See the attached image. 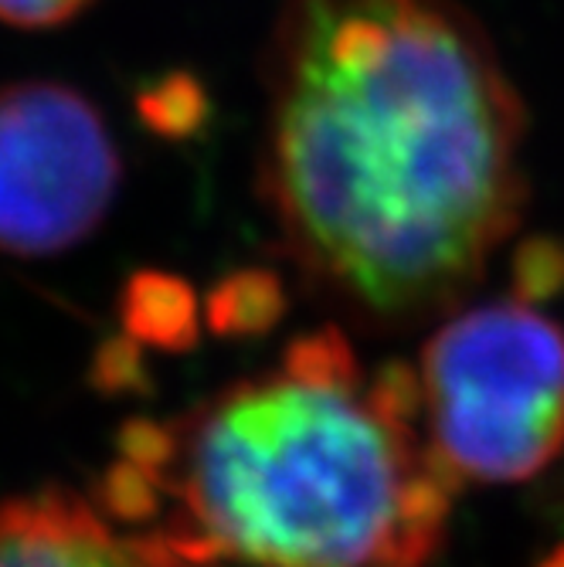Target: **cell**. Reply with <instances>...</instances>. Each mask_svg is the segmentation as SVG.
Here are the masks:
<instances>
[{
  "label": "cell",
  "instance_id": "obj_6",
  "mask_svg": "<svg viewBox=\"0 0 564 567\" xmlns=\"http://www.w3.org/2000/svg\"><path fill=\"white\" fill-rule=\"evenodd\" d=\"M143 116L153 123V130L164 133H184L197 123L201 116V102H197V89L184 79L167 82L157 95L143 102Z\"/></svg>",
  "mask_w": 564,
  "mask_h": 567
},
{
  "label": "cell",
  "instance_id": "obj_8",
  "mask_svg": "<svg viewBox=\"0 0 564 567\" xmlns=\"http://www.w3.org/2000/svg\"><path fill=\"white\" fill-rule=\"evenodd\" d=\"M537 567H564V547H557L554 554H547Z\"/></svg>",
  "mask_w": 564,
  "mask_h": 567
},
{
  "label": "cell",
  "instance_id": "obj_1",
  "mask_svg": "<svg viewBox=\"0 0 564 567\" xmlns=\"http://www.w3.org/2000/svg\"><path fill=\"white\" fill-rule=\"evenodd\" d=\"M527 110L459 0H286L259 187L306 286L365 327L476 289L527 204Z\"/></svg>",
  "mask_w": 564,
  "mask_h": 567
},
{
  "label": "cell",
  "instance_id": "obj_5",
  "mask_svg": "<svg viewBox=\"0 0 564 567\" xmlns=\"http://www.w3.org/2000/svg\"><path fill=\"white\" fill-rule=\"evenodd\" d=\"M0 567H157L95 499L41 489L0 503Z\"/></svg>",
  "mask_w": 564,
  "mask_h": 567
},
{
  "label": "cell",
  "instance_id": "obj_4",
  "mask_svg": "<svg viewBox=\"0 0 564 567\" xmlns=\"http://www.w3.org/2000/svg\"><path fill=\"white\" fill-rule=\"evenodd\" d=\"M120 171L116 140L82 92L62 82L0 89V251L38 259L89 238Z\"/></svg>",
  "mask_w": 564,
  "mask_h": 567
},
{
  "label": "cell",
  "instance_id": "obj_7",
  "mask_svg": "<svg viewBox=\"0 0 564 567\" xmlns=\"http://www.w3.org/2000/svg\"><path fill=\"white\" fill-rule=\"evenodd\" d=\"M92 0H0V21L11 28H55L85 11Z\"/></svg>",
  "mask_w": 564,
  "mask_h": 567
},
{
  "label": "cell",
  "instance_id": "obj_2",
  "mask_svg": "<svg viewBox=\"0 0 564 567\" xmlns=\"http://www.w3.org/2000/svg\"><path fill=\"white\" fill-rule=\"evenodd\" d=\"M455 476L416 371L337 327L171 419L120 432L95 503L157 567H432Z\"/></svg>",
  "mask_w": 564,
  "mask_h": 567
},
{
  "label": "cell",
  "instance_id": "obj_3",
  "mask_svg": "<svg viewBox=\"0 0 564 567\" xmlns=\"http://www.w3.org/2000/svg\"><path fill=\"white\" fill-rule=\"evenodd\" d=\"M416 371L425 432L455 480L524 483L564 449V327L524 296L449 317Z\"/></svg>",
  "mask_w": 564,
  "mask_h": 567
}]
</instances>
